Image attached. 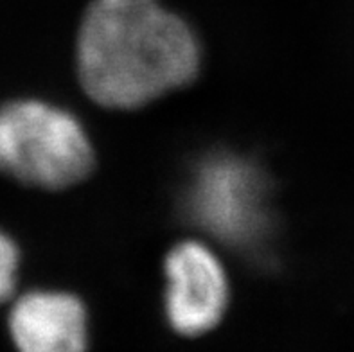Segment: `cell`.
<instances>
[{
    "instance_id": "obj_1",
    "label": "cell",
    "mask_w": 354,
    "mask_h": 352,
    "mask_svg": "<svg viewBox=\"0 0 354 352\" xmlns=\"http://www.w3.org/2000/svg\"><path fill=\"white\" fill-rule=\"evenodd\" d=\"M193 31L157 0H94L77 36V72L90 99L131 110L194 80Z\"/></svg>"
},
{
    "instance_id": "obj_2",
    "label": "cell",
    "mask_w": 354,
    "mask_h": 352,
    "mask_svg": "<svg viewBox=\"0 0 354 352\" xmlns=\"http://www.w3.org/2000/svg\"><path fill=\"white\" fill-rule=\"evenodd\" d=\"M94 151L71 113L38 101L0 108V171L20 183L65 189L88 176Z\"/></svg>"
},
{
    "instance_id": "obj_3",
    "label": "cell",
    "mask_w": 354,
    "mask_h": 352,
    "mask_svg": "<svg viewBox=\"0 0 354 352\" xmlns=\"http://www.w3.org/2000/svg\"><path fill=\"white\" fill-rule=\"evenodd\" d=\"M167 317L180 335L198 336L220 324L227 308V279L200 243H182L166 259Z\"/></svg>"
},
{
    "instance_id": "obj_4",
    "label": "cell",
    "mask_w": 354,
    "mask_h": 352,
    "mask_svg": "<svg viewBox=\"0 0 354 352\" xmlns=\"http://www.w3.org/2000/svg\"><path fill=\"white\" fill-rule=\"evenodd\" d=\"M191 205L198 221L221 239H247L261 225V180L239 160H211L198 173Z\"/></svg>"
},
{
    "instance_id": "obj_5",
    "label": "cell",
    "mask_w": 354,
    "mask_h": 352,
    "mask_svg": "<svg viewBox=\"0 0 354 352\" xmlns=\"http://www.w3.org/2000/svg\"><path fill=\"white\" fill-rule=\"evenodd\" d=\"M9 329L26 352H72L86 345L85 308L72 295H24L11 311Z\"/></svg>"
},
{
    "instance_id": "obj_6",
    "label": "cell",
    "mask_w": 354,
    "mask_h": 352,
    "mask_svg": "<svg viewBox=\"0 0 354 352\" xmlns=\"http://www.w3.org/2000/svg\"><path fill=\"white\" fill-rule=\"evenodd\" d=\"M18 264V250L8 236L0 232V302L11 297L15 290V270Z\"/></svg>"
}]
</instances>
